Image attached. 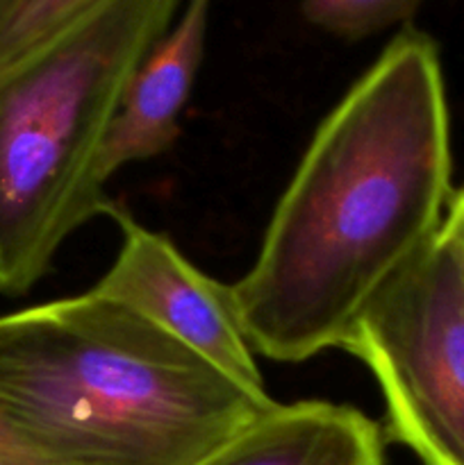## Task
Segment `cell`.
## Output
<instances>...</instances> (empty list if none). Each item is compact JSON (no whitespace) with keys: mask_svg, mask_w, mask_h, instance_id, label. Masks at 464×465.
<instances>
[{"mask_svg":"<svg viewBox=\"0 0 464 465\" xmlns=\"http://www.w3.org/2000/svg\"><path fill=\"white\" fill-rule=\"evenodd\" d=\"M450 168L439 48L405 25L318 123L253 266L227 284L253 352L303 363L339 348L439 234Z\"/></svg>","mask_w":464,"mask_h":465,"instance_id":"obj_1","label":"cell"},{"mask_svg":"<svg viewBox=\"0 0 464 465\" xmlns=\"http://www.w3.org/2000/svg\"><path fill=\"white\" fill-rule=\"evenodd\" d=\"M0 402L71 465H198L277 404L94 291L0 316Z\"/></svg>","mask_w":464,"mask_h":465,"instance_id":"obj_2","label":"cell"},{"mask_svg":"<svg viewBox=\"0 0 464 465\" xmlns=\"http://www.w3.org/2000/svg\"><path fill=\"white\" fill-rule=\"evenodd\" d=\"M182 0H107L0 73V295H25L114 207L100 153L132 73Z\"/></svg>","mask_w":464,"mask_h":465,"instance_id":"obj_3","label":"cell"},{"mask_svg":"<svg viewBox=\"0 0 464 465\" xmlns=\"http://www.w3.org/2000/svg\"><path fill=\"white\" fill-rule=\"evenodd\" d=\"M385 400V434L423 465H464V245L441 225L339 345Z\"/></svg>","mask_w":464,"mask_h":465,"instance_id":"obj_4","label":"cell"},{"mask_svg":"<svg viewBox=\"0 0 464 465\" xmlns=\"http://www.w3.org/2000/svg\"><path fill=\"white\" fill-rule=\"evenodd\" d=\"M121 230L116 259L96 295L144 313L177 341L255 393H268L230 298V286L205 275L171 241L114 207Z\"/></svg>","mask_w":464,"mask_h":465,"instance_id":"obj_5","label":"cell"},{"mask_svg":"<svg viewBox=\"0 0 464 465\" xmlns=\"http://www.w3.org/2000/svg\"><path fill=\"white\" fill-rule=\"evenodd\" d=\"M214 0H185L127 82L100 153V177L107 184L123 166L159 157L180 136L205 48Z\"/></svg>","mask_w":464,"mask_h":465,"instance_id":"obj_6","label":"cell"},{"mask_svg":"<svg viewBox=\"0 0 464 465\" xmlns=\"http://www.w3.org/2000/svg\"><path fill=\"white\" fill-rule=\"evenodd\" d=\"M198 465H385V431L350 404H280Z\"/></svg>","mask_w":464,"mask_h":465,"instance_id":"obj_7","label":"cell"},{"mask_svg":"<svg viewBox=\"0 0 464 465\" xmlns=\"http://www.w3.org/2000/svg\"><path fill=\"white\" fill-rule=\"evenodd\" d=\"M107 0H0V73L76 25Z\"/></svg>","mask_w":464,"mask_h":465,"instance_id":"obj_8","label":"cell"},{"mask_svg":"<svg viewBox=\"0 0 464 465\" xmlns=\"http://www.w3.org/2000/svg\"><path fill=\"white\" fill-rule=\"evenodd\" d=\"M428 0H300V14L317 30L344 41H362L409 18Z\"/></svg>","mask_w":464,"mask_h":465,"instance_id":"obj_9","label":"cell"},{"mask_svg":"<svg viewBox=\"0 0 464 465\" xmlns=\"http://www.w3.org/2000/svg\"><path fill=\"white\" fill-rule=\"evenodd\" d=\"M0 465H71L50 452L0 402Z\"/></svg>","mask_w":464,"mask_h":465,"instance_id":"obj_10","label":"cell"},{"mask_svg":"<svg viewBox=\"0 0 464 465\" xmlns=\"http://www.w3.org/2000/svg\"><path fill=\"white\" fill-rule=\"evenodd\" d=\"M444 227L464 245V186L450 198L449 209H446Z\"/></svg>","mask_w":464,"mask_h":465,"instance_id":"obj_11","label":"cell"}]
</instances>
